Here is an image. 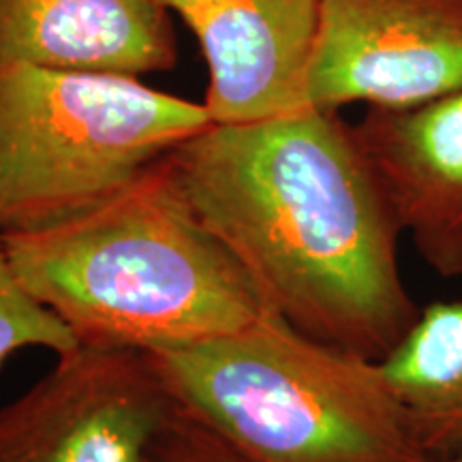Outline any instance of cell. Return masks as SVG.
<instances>
[{
    "label": "cell",
    "mask_w": 462,
    "mask_h": 462,
    "mask_svg": "<svg viewBox=\"0 0 462 462\" xmlns=\"http://www.w3.org/2000/svg\"><path fill=\"white\" fill-rule=\"evenodd\" d=\"M170 161L270 313L377 362L411 330L421 309L398 265L401 221L338 112L212 123Z\"/></svg>",
    "instance_id": "6da1fadb"
},
{
    "label": "cell",
    "mask_w": 462,
    "mask_h": 462,
    "mask_svg": "<svg viewBox=\"0 0 462 462\" xmlns=\"http://www.w3.org/2000/svg\"><path fill=\"white\" fill-rule=\"evenodd\" d=\"M381 371L441 462L462 454V302H432Z\"/></svg>",
    "instance_id": "30bf717a"
},
{
    "label": "cell",
    "mask_w": 462,
    "mask_h": 462,
    "mask_svg": "<svg viewBox=\"0 0 462 462\" xmlns=\"http://www.w3.org/2000/svg\"><path fill=\"white\" fill-rule=\"evenodd\" d=\"M146 354L173 402L246 462H439L377 360L274 313L229 337Z\"/></svg>",
    "instance_id": "3957f363"
},
{
    "label": "cell",
    "mask_w": 462,
    "mask_h": 462,
    "mask_svg": "<svg viewBox=\"0 0 462 462\" xmlns=\"http://www.w3.org/2000/svg\"><path fill=\"white\" fill-rule=\"evenodd\" d=\"M146 462H246L221 435L176 404Z\"/></svg>",
    "instance_id": "7c38bea8"
},
{
    "label": "cell",
    "mask_w": 462,
    "mask_h": 462,
    "mask_svg": "<svg viewBox=\"0 0 462 462\" xmlns=\"http://www.w3.org/2000/svg\"><path fill=\"white\" fill-rule=\"evenodd\" d=\"M210 125L133 75L0 65V234L78 215Z\"/></svg>",
    "instance_id": "277c9868"
},
{
    "label": "cell",
    "mask_w": 462,
    "mask_h": 462,
    "mask_svg": "<svg viewBox=\"0 0 462 462\" xmlns=\"http://www.w3.org/2000/svg\"><path fill=\"white\" fill-rule=\"evenodd\" d=\"M173 409L146 351L78 345L0 407V462H146Z\"/></svg>",
    "instance_id": "5b68a950"
},
{
    "label": "cell",
    "mask_w": 462,
    "mask_h": 462,
    "mask_svg": "<svg viewBox=\"0 0 462 462\" xmlns=\"http://www.w3.org/2000/svg\"><path fill=\"white\" fill-rule=\"evenodd\" d=\"M173 62L159 0H0V65L137 78Z\"/></svg>",
    "instance_id": "9c48e42d"
},
{
    "label": "cell",
    "mask_w": 462,
    "mask_h": 462,
    "mask_svg": "<svg viewBox=\"0 0 462 462\" xmlns=\"http://www.w3.org/2000/svg\"><path fill=\"white\" fill-rule=\"evenodd\" d=\"M354 131L421 262L462 279V90L413 107H368Z\"/></svg>",
    "instance_id": "ba28073f"
},
{
    "label": "cell",
    "mask_w": 462,
    "mask_h": 462,
    "mask_svg": "<svg viewBox=\"0 0 462 462\" xmlns=\"http://www.w3.org/2000/svg\"><path fill=\"white\" fill-rule=\"evenodd\" d=\"M199 39L217 125H240L306 106L321 0H159Z\"/></svg>",
    "instance_id": "52a82bcc"
},
{
    "label": "cell",
    "mask_w": 462,
    "mask_h": 462,
    "mask_svg": "<svg viewBox=\"0 0 462 462\" xmlns=\"http://www.w3.org/2000/svg\"><path fill=\"white\" fill-rule=\"evenodd\" d=\"M78 346L71 330L26 291L0 242V364L22 349L60 356Z\"/></svg>",
    "instance_id": "8fae6325"
},
{
    "label": "cell",
    "mask_w": 462,
    "mask_h": 462,
    "mask_svg": "<svg viewBox=\"0 0 462 462\" xmlns=\"http://www.w3.org/2000/svg\"><path fill=\"white\" fill-rule=\"evenodd\" d=\"M462 90V0H321L306 106L413 107Z\"/></svg>",
    "instance_id": "8992f818"
},
{
    "label": "cell",
    "mask_w": 462,
    "mask_h": 462,
    "mask_svg": "<svg viewBox=\"0 0 462 462\" xmlns=\"http://www.w3.org/2000/svg\"><path fill=\"white\" fill-rule=\"evenodd\" d=\"M0 242L26 291L82 346L176 349L270 315L190 206L170 154L78 215Z\"/></svg>",
    "instance_id": "7a4b0ae2"
},
{
    "label": "cell",
    "mask_w": 462,
    "mask_h": 462,
    "mask_svg": "<svg viewBox=\"0 0 462 462\" xmlns=\"http://www.w3.org/2000/svg\"><path fill=\"white\" fill-rule=\"evenodd\" d=\"M441 462H462V454L452 456V458H446V460H441Z\"/></svg>",
    "instance_id": "4fadbf2b"
}]
</instances>
